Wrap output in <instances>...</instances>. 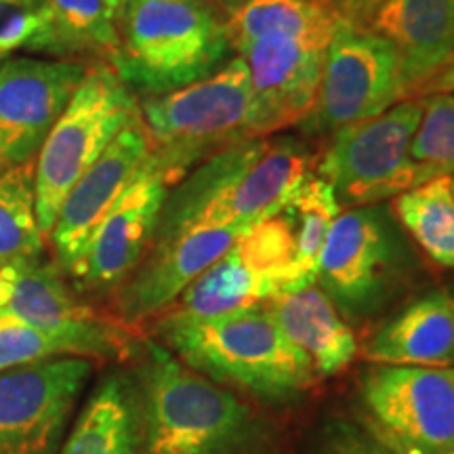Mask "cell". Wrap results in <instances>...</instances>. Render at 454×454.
<instances>
[{
    "label": "cell",
    "instance_id": "cell-1",
    "mask_svg": "<svg viewBox=\"0 0 454 454\" xmlns=\"http://www.w3.org/2000/svg\"><path fill=\"white\" fill-rule=\"evenodd\" d=\"M133 372L141 404V454H263L268 419L170 354L144 340Z\"/></svg>",
    "mask_w": 454,
    "mask_h": 454
},
{
    "label": "cell",
    "instance_id": "cell-2",
    "mask_svg": "<svg viewBox=\"0 0 454 454\" xmlns=\"http://www.w3.org/2000/svg\"><path fill=\"white\" fill-rule=\"evenodd\" d=\"M154 333L158 343L202 377L268 404L297 400L317 379L263 303L211 320L160 314Z\"/></svg>",
    "mask_w": 454,
    "mask_h": 454
},
{
    "label": "cell",
    "instance_id": "cell-3",
    "mask_svg": "<svg viewBox=\"0 0 454 454\" xmlns=\"http://www.w3.org/2000/svg\"><path fill=\"white\" fill-rule=\"evenodd\" d=\"M299 139H244L196 168L168 192L154 238L190 227L257 225L311 173Z\"/></svg>",
    "mask_w": 454,
    "mask_h": 454
},
{
    "label": "cell",
    "instance_id": "cell-4",
    "mask_svg": "<svg viewBox=\"0 0 454 454\" xmlns=\"http://www.w3.org/2000/svg\"><path fill=\"white\" fill-rule=\"evenodd\" d=\"M114 70L129 87L162 95L219 70L225 27L202 0H127Z\"/></svg>",
    "mask_w": 454,
    "mask_h": 454
},
{
    "label": "cell",
    "instance_id": "cell-5",
    "mask_svg": "<svg viewBox=\"0 0 454 454\" xmlns=\"http://www.w3.org/2000/svg\"><path fill=\"white\" fill-rule=\"evenodd\" d=\"M412 274V253L385 204L340 211L317 261L316 282L348 325L389 308Z\"/></svg>",
    "mask_w": 454,
    "mask_h": 454
},
{
    "label": "cell",
    "instance_id": "cell-6",
    "mask_svg": "<svg viewBox=\"0 0 454 454\" xmlns=\"http://www.w3.org/2000/svg\"><path fill=\"white\" fill-rule=\"evenodd\" d=\"M248 112L251 74L244 57H234L202 81L150 95L139 116L152 158L175 184L208 150L247 139Z\"/></svg>",
    "mask_w": 454,
    "mask_h": 454
},
{
    "label": "cell",
    "instance_id": "cell-7",
    "mask_svg": "<svg viewBox=\"0 0 454 454\" xmlns=\"http://www.w3.org/2000/svg\"><path fill=\"white\" fill-rule=\"evenodd\" d=\"M137 116V101L121 74L110 66L87 70L34 160L36 215L44 238L72 185Z\"/></svg>",
    "mask_w": 454,
    "mask_h": 454
},
{
    "label": "cell",
    "instance_id": "cell-8",
    "mask_svg": "<svg viewBox=\"0 0 454 454\" xmlns=\"http://www.w3.org/2000/svg\"><path fill=\"white\" fill-rule=\"evenodd\" d=\"M423 101H400L379 116L345 124L317 164L340 208L381 204L414 187L411 144Z\"/></svg>",
    "mask_w": 454,
    "mask_h": 454
},
{
    "label": "cell",
    "instance_id": "cell-9",
    "mask_svg": "<svg viewBox=\"0 0 454 454\" xmlns=\"http://www.w3.org/2000/svg\"><path fill=\"white\" fill-rule=\"evenodd\" d=\"M408 87L394 44L371 27L345 24L325 51L320 90L301 129L325 135L366 121L404 99Z\"/></svg>",
    "mask_w": 454,
    "mask_h": 454
},
{
    "label": "cell",
    "instance_id": "cell-10",
    "mask_svg": "<svg viewBox=\"0 0 454 454\" xmlns=\"http://www.w3.org/2000/svg\"><path fill=\"white\" fill-rule=\"evenodd\" d=\"M372 431L402 454L454 450V366L372 364L360 379Z\"/></svg>",
    "mask_w": 454,
    "mask_h": 454
},
{
    "label": "cell",
    "instance_id": "cell-11",
    "mask_svg": "<svg viewBox=\"0 0 454 454\" xmlns=\"http://www.w3.org/2000/svg\"><path fill=\"white\" fill-rule=\"evenodd\" d=\"M93 362L55 356L0 372V454H57Z\"/></svg>",
    "mask_w": 454,
    "mask_h": 454
},
{
    "label": "cell",
    "instance_id": "cell-12",
    "mask_svg": "<svg viewBox=\"0 0 454 454\" xmlns=\"http://www.w3.org/2000/svg\"><path fill=\"white\" fill-rule=\"evenodd\" d=\"M87 67L74 61L9 57L0 61V170L36 160Z\"/></svg>",
    "mask_w": 454,
    "mask_h": 454
},
{
    "label": "cell",
    "instance_id": "cell-13",
    "mask_svg": "<svg viewBox=\"0 0 454 454\" xmlns=\"http://www.w3.org/2000/svg\"><path fill=\"white\" fill-rule=\"evenodd\" d=\"M173 181L154 158L144 167L90 234L81 259L67 271L95 293L118 288L137 270L154 238Z\"/></svg>",
    "mask_w": 454,
    "mask_h": 454
},
{
    "label": "cell",
    "instance_id": "cell-14",
    "mask_svg": "<svg viewBox=\"0 0 454 454\" xmlns=\"http://www.w3.org/2000/svg\"><path fill=\"white\" fill-rule=\"evenodd\" d=\"M248 230L251 227L247 225L190 227L152 238L137 270L118 286V314L124 322H141L162 314Z\"/></svg>",
    "mask_w": 454,
    "mask_h": 454
},
{
    "label": "cell",
    "instance_id": "cell-15",
    "mask_svg": "<svg viewBox=\"0 0 454 454\" xmlns=\"http://www.w3.org/2000/svg\"><path fill=\"white\" fill-rule=\"evenodd\" d=\"M325 51L288 38H259L240 49L251 74L247 139L280 133L309 116L320 90Z\"/></svg>",
    "mask_w": 454,
    "mask_h": 454
},
{
    "label": "cell",
    "instance_id": "cell-16",
    "mask_svg": "<svg viewBox=\"0 0 454 454\" xmlns=\"http://www.w3.org/2000/svg\"><path fill=\"white\" fill-rule=\"evenodd\" d=\"M150 156L152 145L147 130L141 116H137L112 139L104 154L72 185L49 234L61 271L67 274L81 259L95 227L144 170Z\"/></svg>",
    "mask_w": 454,
    "mask_h": 454
},
{
    "label": "cell",
    "instance_id": "cell-17",
    "mask_svg": "<svg viewBox=\"0 0 454 454\" xmlns=\"http://www.w3.org/2000/svg\"><path fill=\"white\" fill-rule=\"evenodd\" d=\"M0 317L44 333L107 334L121 331L74 297L61 268L43 257L0 268Z\"/></svg>",
    "mask_w": 454,
    "mask_h": 454
},
{
    "label": "cell",
    "instance_id": "cell-18",
    "mask_svg": "<svg viewBox=\"0 0 454 454\" xmlns=\"http://www.w3.org/2000/svg\"><path fill=\"white\" fill-rule=\"evenodd\" d=\"M368 27L395 47L408 93L454 57V0H383Z\"/></svg>",
    "mask_w": 454,
    "mask_h": 454
},
{
    "label": "cell",
    "instance_id": "cell-19",
    "mask_svg": "<svg viewBox=\"0 0 454 454\" xmlns=\"http://www.w3.org/2000/svg\"><path fill=\"white\" fill-rule=\"evenodd\" d=\"M280 333L308 357L317 379H328L345 371L357 354L356 334L339 309L309 282L263 301Z\"/></svg>",
    "mask_w": 454,
    "mask_h": 454
},
{
    "label": "cell",
    "instance_id": "cell-20",
    "mask_svg": "<svg viewBox=\"0 0 454 454\" xmlns=\"http://www.w3.org/2000/svg\"><path fill=\"white\" fill-rule=\"evenodd\" d=\"M371 364L394 366H454V299L431 291L372 334L364 348Z\"/></svg>",
    "mask_w": 454,
    "mask_h": 454
},
{
    "label": "cell",
    "instance_id": "cell-21",
    "mask_svg": "<svg viewBox=\"0 0 454 454\" xmlns=\"http://www.w3.org/2000/svg\"><path fill=\"white\" fill-rule=\"evenodd\" d=\"M57 454H141V404L135 377L106 374Z\"/></svg>",
    "mask_w": 454,
    "mask_h": 454
},
{
    "label": "cell",
    "instance_id": "cell-22",
    "mask_svg": "<svg viewBox=\"0 0 454 454\" xmlns=\"http://www.w3.org/2000/svg\"><path fill=\"white\" fill-rule=\"evenodd\" d=\"M348 21L314 0H242L225 21L230 47L240 51L259 38H288L326 49Z\"/></svg>",
    "mask_w": 454,
    "mask_h": 454
},
{
    "label": "cell",
    "instance_id": "cell-23",
    "mask_svg": "<svg viewBox=\"0 0 454 454\" xmlns=\"http://www.w3.org/2000/svg\"><path fill=\"white\" fill-rule=\"evenodd\" d=\"M271 297L268 282L231 247L223 257L202 271L162 314L179 320H211L251 308Z\"/></svg>",
    "mask_w": 454,
    "mask_h": 454
},
{
    "label": "cell",
    "instance_id": "cell-24",
    "mask_svg": "<svg viewBox=\"0 0 454 454\" xmlns=\"http://www.w3.org/2000/svg\"><path fill=\"white\" fill-rule=\"evenodd\" d=\"M339 213L333 187L317 173H309L274 211L305 282H316L322 247Z\"/></svg>",
    "mask_w": 454,
    "mask_h": 454
},
{
    "label": "cell",
    "instance_id": "cell-25",
    "mask_svg": "<svg viewBox=\"0 0 454 454\" xmlns=\"http://www.w3.org/2000/svg\"><path fill=\"white\" fill-rule=\"evenodd\" d=\"M130 349L133 348L124 331L107 334L44 333L9 317H0V372L44 357H124Z\"/></svg>",
    "mask_w": 454,
    "mask_h": 454
},
{
    "label": "cell",
    "instance_id": "cell-26",
    "mask_svg": "<svg viewBox=\"0 0 454 454\" xmlns=\"http://www.w3.org/2000/svg\"><path fill=\"white\" fill-rule=\"evenodd\" d=\"M49 9V34L43 53L70 55L98 51L114 61L121 49L114 11L107 0H44Z\"/></svg>",
    "mask_w": 454,
    "mask_h": 454
},
{
    "label": "cell",
    "instance_id": "cell-27",
    "mask_svg": "<svg viewBox=\"0 0 454 454\" xmlns=\"http://www.w3.org/2000/svg\"><path fill=\"white\" fill-rule=\"evenodd\" d=\"M395 215L419 247L454 270V194L450 177L431 179L395 196Z\"/></svg>",
    "mask_w": 454,
    "mask_h": 454
},
{
    "label": "cell",
    "instance_id": "cell-28",
    "mask_svg": "<svg viewBox=\"0 0 454 454\" xmlns=\"http://www.w3.org/2000/svg\"><path fill=\"white\" fill-rule=\"evenodd\" d=\"M44 236L36 215L34 162L0 170V268L43 257Z\"/></svg>",
    "mask_w": 454,
    "mask_h": 454
},
{
    "label": "cell",
    "instance_id": "cell-29",
    "mask_svg": "<svg viewBox=\"0 0 454 454\" xmlns=\"http://www.w3.org/2000/svg\"><path fill=\"white\" fill-rule=\"evenodd\" d=\"M414 187L454 173V95L435 93L423 101V116L411 144Z\"/></svg>",
    "mask_w": 454,
    "mask_h": 454
},
{
    "label": "cell",
    "instance_id": "cell-30",
    "mask_svg": "<svg viewBox=\"0 0 454 454\" xmlns=\"http://www.w3.org/2000/svg\"><path fill=\"white\" fill-rule=\"evenodd\" d=\"M305 454H402L377 431L345 417H326L311 429Z\"/></svg>",
    "mask_w": 454,
    "mask_h": 454
},
{
    "label": "cell",
    "instance_id": "cell-31",
    "mask_svg": "<svg viewBox=\"0 0 454 454\" xmlns=\"http://www.w3.org/2000/svg\"><path fill=\"white\" fill-rule=\"evenodd\" d=\"M49 34V9L44 4H34L20 11L9 21L0 26V61L9 59L17 49L41 51Z\"/></svg>",
    "mask_w": 454,
    "mask_h": 454
},
{
    "label": "cell",
    "instance_id": "cell-32",
    "mask_svg": "<svg viewBox=\"0 0 454 454\" xmlns=\"http://www.w3.org/2000/svg\"><path fill=\"white\" fill-rule=\"evenodd\" d=\"M314 3L325 4L351 26L368 27L383 0H314Z\"/></svg>",
    "mask_w": 454,
    "mask_h": 454
},
{
    "label": "cell",
    "instance_id": "cell-33",
    "mask_svg": "<svg viewBox=\"0 0 454 454\" xmlns=\"http://www.w3.org/2000/svg\"><path fill=\"white\" fill-rule=\"evenodd\" d=\"M41 4V3H38ZM27 7H34V4H26L21 3V0H0V26L4 24V21H9L11 17H15L20 11H24Z\"/></svg>",
    "mask_w": 454,
    "mask_h": 454
},
{
    "label": "cell",
    "instance_id": "cell-34",
    "mask_svg": "<svg viewBox=\"0 0 454 454\" xmlns=\"http://www.w3.org/2000/svg\"><path fill=\"white\" fill-rule=\"evenodd\" d=\"M435 89L452 90L454 93V57L450 59V64H448L444 70L438 74V78H435Z\"/></svg>",
    "mask_w": 454,
    "mask_h": 454
},
{
    "label": "cell",
    "instance_id": "cell-35",
    "mask_svg": "<svg viewBox=\"0 0 454 454\" xmlns=\"http://www.w3.org/2000/svg\"><path fill=\"white\" fill-rule=\"evenodd\" d=\"M107 4H110V7L116 11L118 7H121V0H107Z\"/></svg>",
    "mask_w": 454,
    "mask_h": 454
},
{
    "label": "cell",
    "instance_id": "cell-36",
    "mask_svg": "<svg viewBox=\"0 0 454 454\" xmlns=\"http://www.w3.org/2000/svg\"><path fill=\"white\" fill-rule=\"evenodd\" d=\"M21 3H26V4H38V3H43V0H21Z\"/></svg>",
    "mask_w": 454,
    "mask_h": 454
},
{
    "label": "cell",
    "instance_id": "cell-37",
    "mask_svg": "<svg viewBox=\"0 0 454 454\" xmlns=\"http://www.w3.org/2000/svg\"><path fill=\"white\" fill-rule=\"evenodd\" d=\"M450 190H452V194H454V173L450 175Z\"/></svg>",
    "mask_w": 454,
    "mask_h": 454
},
{
    "label": "cell",
    "instance_id": "cell-38",
    "mask_svg": "<svg viewBox=\"0 0 454 454\" xmlns=\"http://www.w3.org/2000/svg\"><path fill=\"white\" fill-rule=\"evenodd\" d=\"M446 454H454V450L452 452H446Z\"/></svg>",
    "mask_w": 454,
    "mask_h": 454
},
{
    "label": "cell",
    "instance_id": "cell-39",
    "mask_svg": "<svg viewBox=\"0 0 454 454\" xmlns=\"http://www.w3.org/2000/svg\"><path fill=\"white\" fill-rule=\"evenodd\" d=\"M121 3H127V0H121Z\"/></svg>",
    "mask_w": 454,
    "mask_h": 454
}]
</instances>
